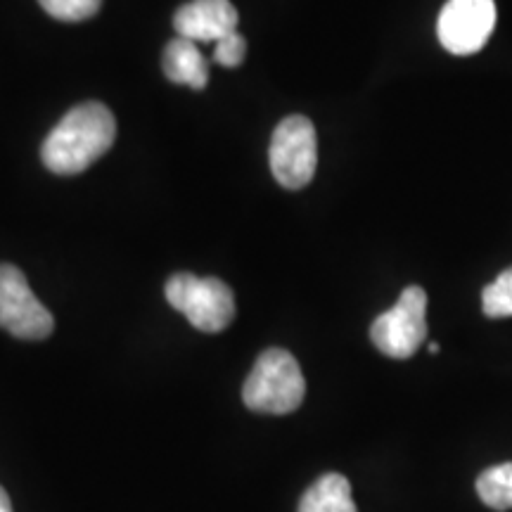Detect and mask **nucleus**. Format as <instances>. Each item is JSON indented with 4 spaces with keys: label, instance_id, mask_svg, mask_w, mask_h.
I'll return each instance as SVG.
<instances>
[{
    "label": "nucleus",
    "instance_id": "nucleus-15",
    "mask_svg": "<svg viewBox=\"0 0 512 512\" xmlns=\"http://www.w3.org/2000/svg\"><path fill=\"white\" fill-rule=\"evenodd\" d=\"M0 512H12V503H10V496L8 491L0 486Z\"/></svg>",
    "mask_w": 512,
    "mask_h": 512
},
{
    "label": "nucleus",
    "instance_id": "nucleus-14",
    "mask_svg": "<svg viewBox=\"0 0 512 512\" xmlns=\"http://www.w3.org/2000/svg\"><path fill=\"white\" fill-rule=\"evenodd\" d=\"M245 55H247V41L238 34V31H233V34H228L226 38H221V41L216 43L214 62H219L221 67L233 69L245 62Z\"/></svg>",
    "mask_w": 512,
    "mask_h": 512
},
{
    "label": "nucleus",
    "instance_id": "nucleus-2",
    "mask_svg": "<svg viewBox=\"0 0 512 512\" xmlns=\"http://www.w3.org/2000/svg\"><path fill=\"white\" fill-rule=\"evenodd\" d=\"M306 396V380L297 358L285 349H266L254 361L242 401L249 411L268 415H287L302 406Z\"/></svg>",
    "mask_w": 512,
    "mask_h": 512
},
{
    "label": "nucleus",
    "instance_id": "nucleus-10",
    "mask_svg": "<svg viewBox=\"0 0 512 512\" xmlns=\"http://www.w3.org/2000/svg\"><path fill=\"white\" fill-rule=\"evenodd\" d=\"M297 512H358L349 479L339 472L323 475L306 489Z\"/></svg>",
    "mask_w": 512,
    "mask_h": 512
},
{
    "label": "nucleus",
    "instance_id": "nucleus-12",
    "mask_svg": "<svg viewBox=\"0 0 512 512\" xmlns=\"http://www.w3.org/2000/svg\"><path fill=\"white\" fill-rule=\"evenodd\" d=\"M482 309L489 318L512 316V266L505 268L494 283L484 287Z\"/></svg>",
    "mask_w": 512,
    "mask_h": 512
},
{
    "label": "nucleus",
    "instance_id": "nucleus-13",
    "mask_svg": "<svg viewBox=\"0 0 512 512\" xmlns=\"http://www.w3.org/2000/svg\"><path fill=\"white\" fill-rule=\"evenodd\" d=\"M38 3L60 22H83L98 15L102 0H38Z\"/></svg>",
    "mask_w": 512,
    "mask_h": 512
},
{
    "label": "nucleus",
    "instance_id": "nucleus-6",
    "mask_svg": "<svg viewBox=\"0 0 512 512\" xmlns=\"http://www.w3.org/2000/svg\"><path fill=\"white\" fill-rule=\"evenodd\" d=\"M0 328L17 339H46L53 335L55 318L38 302L17 266L0 264Z\"/></svg>",
    "mask_w": 512,
    "mask_h": 512
},
{
    "label": "nucleus",
    "instance_id": "nucleus-9",
    "mask_svg": "<svg viewBox=\"0 0 512 512\" xmlns=\"http://www.w3.org/2000/svg\"><path fill=\"white\" fill-rule=\"evenodd\" d=\"M164 76L171 83L190 86L192 91H202L209 81V64L204 60L200 46L188 38L176 36L166 43L162 57Z\"/></svg>",
    "mask_w": 512,
    "mask_h": 512
},
{
    "label": "nucleus",
    "instance_id": "nucleus-1",
    "mask_svg": "<svg viewBox=\"0 0 512 512\" xmlns=\"http://www.w3.org/2000/svg\"><path fill=\"white\" fill-rule=\"evenodd\" d=\"M117 138V121L102 102H81L60 119L46 143L41 159L48 171L74 176L110 152Z\"/></svg>",
    "mask_w": 512,
    "mask_h": 512
},
{
    "label": "nucleus",
    "instance_id": "nucleus-5",
    "mask_svg": "<svg viewBox=\"0 0 512 512\" xmlns=\"http://www.w3.org/2000/svg\"><path fill=\"white\" fill-rule=\"evenodd\" d=\"M370 339L384 356L411 358L427 339V292L418 285L406 287L399 302L373 320Z\"/></svg>",
    "mask_w": 512,
    "mask_h": 512
},
{
    "label": "nucleus",
    "instance_id": "nucleus-3",
    "mask_svg": "<svg viewBox=\"0 0 512 512\" xmlns=\"http://www.w3.org/2000/svg\"><path fill=\"white\" fill-rule=\"evenodd\" d=\"M166 302L190 320L192 328L209 332L226 330L235 318L233 290L219 278H197L176 273L166 283Z\"/></svg>",
    "mask_w": 512,
    "mask_h": 512
},
{
    "label": "nucleus",
    "instance_id": "nucleus-11",
    "mask_svg": "<svg viewBox=\"0 0 512 512\" xmlns=\"http://www.w3.org/2000/svg\"><path fill=\"white\" fill-rule=\"evenodd\" d=\"M477 494L491 510H512V463L486 467L477 477Z\"/></svg>",
    "mask_w": 512,
    "mask_h": 512
},
{
    "label": "nucleus",
    "instance_id": "nucleus-7",
    "mask_svg": "<svg viewBox=\"0 0 512 512\" xmlns=\"http://www.w3.org/2000/svg\"><path fill=\"white\" fill-rule=\"evenodd\" d=\"M496 27L494 0H448L437 19L439 43L451 55H475Z\"/></svg>",
    "mask_w": 512,
    "mask_h": 512
},
{
    "label": "nucleus",
    "instance_id": "nucleus-4",
    "mask_svg": "<svg viewBox=\"0 0 512 512\" xmlns=\"http://www.w3.org/2000/svg\"><path fill=\"white\" fill-rule=\"evenodd\" d=\"M273 178L287 190H302L316 176L318 136L311 119L292 114L275 126L268 147Z\"/></svg>",
    "mask_w": 512,
    "mask_h": 512
},
{
    "label": "nucleus",
    "instance_id": "nucleus-8",
    "mask_svg": "<svg viewBox=\"0 0 512 512\" xmlns=\"http://www.w3.org/2000/svg\"><path fill=\"white\" fill-rule=\"evenodd\" d=\"M240 15L230 0H190L174 15L178 36L195 43H219L238 31Z\"/></svg>",
    "mask_w": 512,
    "mask_h": 512
},
{
    "label": "nucleus",
    "instance_id": "nucleus-16",
    "mask_svg": "<svg viewBox=\"0 0 512 512\" xmlns=\"http://www.w3.org/2000/svg\"><path fill=\"white\" fill-rule=\"evenodd\" d=\"M439 349H441V347H439L437 342H432V344H430V351H432V354H439Z\"/></svg>",
    "mask_w": 512,
    "mask_h": 512
}]
</instances>
